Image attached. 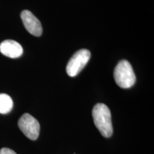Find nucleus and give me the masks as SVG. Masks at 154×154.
<instances>
[{
	"mask_svg": "<svg viewBox=\"0 0 154 154\" xmlns=\"http://www.w3.org/2000/svg\"><path fill=\"white\" fill-rule=\"evenodd\" d=\"M94 124L102 136L109 138L113 134V126L111 121L110 109L104 103H97L92 110Z\"/></svg>",
	"mask_w": 154,
	"mask_h": 154,
	"instance_id": "1",
	"label": "nucleus"
},
{
	"mask_svg": "<svg viewBox=\"0 0 154 154\" xmlns=\"http://www.w3.org/2000/svg\"><path fill=\"white\" fill-rule=\"evenodd\" d=\"M113 77L117 85L122 88H128L134 85L136 75L131 63L126 60H121L114 69Z\"/></svg>",
	"mask_w": 154,
	"mask_h": 154,
	"instance_id": "2",
	"label": "nucleus"
},
{
	"mask_svg": "<svg viewBox=\"0 0 154 154\" xmlns=\"http://www.w3.org/2000/svg\"><path fill=\"white\" fill-rule=\"evenodd\" d=\"M91 57V52L88 49H82L77 51L66 65L67 74L71 77H74L79 74Z\"/></svg>",
	"mask_w": 154,
	"mask_h": 154,
	"instance_id": "3",
	"label": "nucleus"
},
{
	"mask_svg": "<svg viewBox=\"0 0 154 154\" xmlns=\"http://www.w3.org/2000/svg\"><path fill=\"white\" fill-rule=\"evenodd\" d=\"M18 126L28 138L33 140L37 139L40 131L39 123L29 113H24L21 116L18 121Z\"/></svg>",
	"mask_w": 154,
	"mask_h": 154,
	"instance_id": "4",
	"label": "nucleus"
},
{
	"mask_svg": "<svg viewBox=\"0 0 154 154\" xmlns=\"http://www.w3.org/2000/svg\"><path fill=\"white\" fill-rule=\"evenodd\" d=\"M21 18L25 29L32 35L39 36L42 34V26L39 20L29 10H24L21 13Z\"/></svg>",
	"mask_w": 154,
	"mask_h": 154,
	"instance_id": "5",
	"label": "nucleus"
},
{
	"mask_svg": "<svg viewBox=\"0 0 154 154\" xmlns=\"http://www.w3.org/2000/svg\"><path fill=\"white\" fill-rule=\"evenodd\" d=\"M0 52L9 58H18L23 54V49L16 41L5 40L0 44Z\"/></svg>",
	"mask_w": 154,
	"mask_h": 154,
	"instance_id": "6",
	"label": "nucleus"
},
{
	"mask_svg": "<svg viewBox=\"0 0 154 154\" xmlns=\"http://www.w3.org/2000/svg\"><path fill=\"white\" fill-rule=\"evenodd\" d=\"M12 108L13 101L10 96L6 94H0V113H8Z\"/></svg>",
	"mask_w": 154,
	"mask_h": 154,
	"instance_id": "7",
	"label": "nucleus"
},
{
	"mask_svg": "<svg viewBox=\"0 0 154 154\" xmlns=\"http://www.w3.org/2000/svg\"><path fill=\"white\" fill-rule=\"evenodd\" d=\"M0 154H17L16 152H14L13 150L8 148H3L0 150Z\"/></svg>",
	"mask_w": 154,
	"mask_h": 154,
	"instance_id": "8",
	"label": "nucleus"
}]
</instances>
